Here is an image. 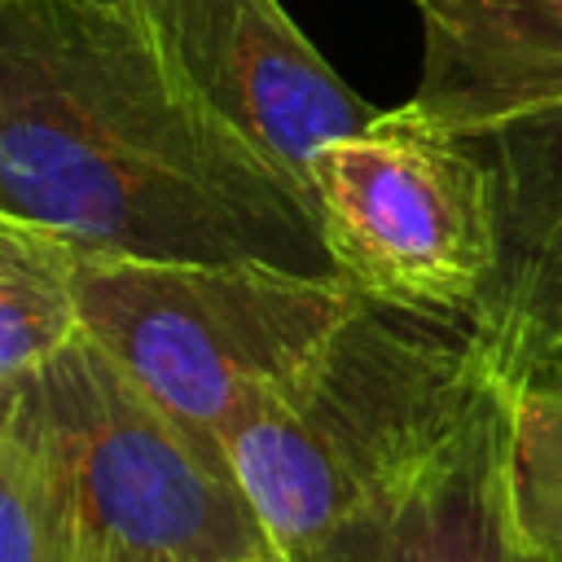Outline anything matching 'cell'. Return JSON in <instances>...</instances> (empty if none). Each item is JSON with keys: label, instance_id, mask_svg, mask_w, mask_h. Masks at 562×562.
Listing matches in <instances>:
<instances>
[{"label": "cell", "instance_id": "obj_1", "mask_svg": "<svg viewBox=\"0 0 562 562\" xmlns=\"http://www.w3.org/2000/svg\"><path fill=\"white\" fill-rule=\"evenodd\" d=\"M0 206L105 259L334 272L307 193L184 83L136 0H0Z\"/></svg>", "mask_w": 562, "mask_h": 562}, {"label": "cell", "instance_id": "obj_2", "mask_svg": "<svg viewBox=\"0 0 562 562\" xmlns=\"http://www.w3.org/2000/svg\"><path fill=\"white\" fill-rule=\"evenodd\" d=\"M465 338L360 307L228 435V465L290 562H378L382 540L483 391Z\"/></svg>", "mask_w": 562, "mask_h": 562}, {"label": "cell", "instance_id": "obj_3", "mask_svg": "<svg viewBox=\"0 0 562 562\" xmlns=\"http://www.w3.org/2000/svg\"><path fill=\"white\" fill-rule=\"evenodd\" d=\"M356 307L360 294L338 272L268 259L79 263V334L215 448Z\"/></svg>", "mask_w": 562, "mask_h": 562}, {"label": "cell", "instance_id": "obj_4", "mask_svg": "<svg viewBox=\"0 0 562 562\" xmlns=\"http://www.w3.org/2000/svg\"><path fill=\"white\" fill-rule=\"evenodd\" d=\"M0 395L66 470L92 562H237L272 544L228 452L92 338L75 334Z\"/></svg>", "mask_w": 562, "mask_h": 562}, {"label": "cell", "instance_id": "obj_5", "mask_svg": "<svg viewBox=\"0 0 562 562\" xmlns=\"http://www.w3.org/2000/svg\"><path fill=\"white\" fill-rule=\"evenodd\" d=\"M307 189L329 268L369 303L465 321L496 268L492 176L470 136L408 101L325 140Z\"/></svg>", "mask_w": 562, "mask_h": 562}, {"label": "cell", "instance_id": "obj_6", "mask_svg": "<svg viewBox=\"0 0 562 562\" xmlns=\"http://www.w3.org/2000/svg\"><path fill=\"white\" fill-rule=\"evenodd\" d=\"M167 61L312 202V154L378 119L281 0H136Z\"/></svg>", "mask_w": 562, "mask_h": 562}, {"label": "cell", "instance_id": "obj_7", "mask_svg": "<svg viewBox=\"0 0 562 562\" xmlns=\"http://www.w3.org/2000/svg\"><path fill=\"white\" fill-rule=\"evenodd\" d=\"M492 176L496 268L465 316L483 378L562 369V101L470 136Z\"/></svg>", "mask_w": 562, "mask_h": 562}, {"label": "cell", "instance_id": "obj_8", "mask_svg": "<svg viewBox=\"0 0 562 562\" xmlns=\"http://www.w3.org/2000/svg\"><path fill=\"white\" fill-rule=\"evenodd\" d=\"M422 79L408 105L474 136L562 101V0H408Z\"/></svg>", "mask_w": 562, "mask_h": 562}, {"label": "cell", "instance_id": "obj_9", "mask_svg": "<svg viewBox=\"0 0 562 562\" xmlns=\"http://www.w3.org/2000/svg\"><path fill=\"white\" fill-rule=\"evenodd\" d=\"M378 562H544L518 540L509 514L501 382H483L457 435L422 470Z\"/></svg>", "mask_w": 562, "mask_h": 562}, {"label": "cell", "instance_id": "obj_10", "mask_svg": "<svg viewBox=\"0 0 562 562\" xmlns=\"http://www.w3.org/2000/svg\"><path fill=\"white\" fill-rule=\"evenodd\" d=\"M79 263L53 228L0 206V386L44 369L79 334Z\"/></svg>", "mask_w": 562, "mask_h": 562}, {"label": "cell", "instance_id": "obj_11", "mask_svg": "<svg viewBox=\"0 0 562 562\" xmlns=\"http://www.w3.org/2000/svg\"><path fill=\"white\" fill-rule=\"evenodd\" d=\"M0 562H92L66 470L0 395Z\"/></svg>", "mask_w": 562, "mask_h": 562}, {"label": "cell", "instance_id": "obj_12", "mask_svg": "<svg viewBox=\"0 0 562 562\" xmlns=\"http://www.w3.org/2000/svg\"><path fill=\"white\" fill-rule=\"evenodd\" d=\"M505 487L518 540L562 562V369L505 386Z\"/></svg>", "mask_w": 562, "mask_h": 562}, {"label": "cell", "instance_id": "obj_13", "mask_svg": "<svg viewBox=\"0 0 562 562\" xmlns=\"http://www.w3.org/2000/svg\"><path fill=\"white\" fill-rule=\"evenodd\" d=\"M237 562H290V558H285L281 549L268 544V549H259V553H250V558H237Z\"/></svg>", "mask_w": 562, "mask_h": 562}]
</instances>
